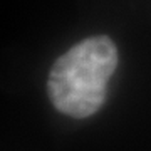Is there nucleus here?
<instances>
[{"label":"nucleus","mask_w":151,"mask_h":151,"mask_svg":"<svg viewBox=\"0 0 151 151\" xmlns=\"http://www.w3.org/2000/svg\"><path fill=\"white\" fill-rule=\"evenodd\" d=\"M118 67V49L106 35L89 37L54 62L47 81L54 108L70 118H87L106 99L108 81Z\"/></svg>","instance_id":"obj_1"}]
</instances>
